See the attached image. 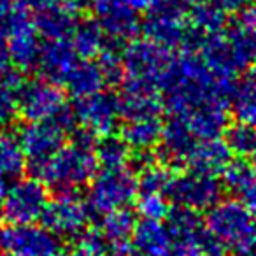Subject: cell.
I'll use <instances>...</instances> for the list:
<instances>
[{"mask_svg": "<svg viewBox=\"0 0 256 256\" xmlns=\"http://www.w3.org/2000/svg\"><path fill=\"white\" fill-rule=\"evenodd\" d=\"M0 248L8 256H53L60 238L42 224H8L0 232Z\"/></svg>", "mask_w": 256, "mask_h": 256, "instance_id": "obj_13", "label": "cell"}, {"mask_svg": "<svg viewBox=\"0 0 256 256\" xmlns=\"http://www.w3.org/2000/svg\"><path fill=\"white\" fill-rule=\"evenodd\" d=\"M96 64L100 65V70H102L107 84H120V82H123V46L107 40V46L96 56Z\"/></svg>", "mask_w": 256, "mask_h": 256, "instance_id": "obj_34", "label": "cell"}, {"mask_svg": "<svg viewBox=\"0 0 256 256\" xmlns=\"http://www.w3.org/2000/svg\"><path fill=\"white\" fill-rule=\"evenodd\" d=\"M92 9L109 42L123 46L136 39L142 30L139 14L126 8L121 0H92Z\"/></svg>", "mask_w": 256, "mask_h": 256, "instance_id": "obj_14", "label": "cell"}, {"mask_svg": "<svg viewBox=\"0 0 256 256\" xmlns=\"http://www.w3.org/2000/svg\"><path fill=\"white\" fill-rule=\"evenodd\" d=\"M40 46L42 44L39 42V34H37L34 25L18 32L6 42V50L9 53V58H11L12 65H16L20 70L37 68Z\"/></svg>", "mask_w": 256, "mask_h": 256, "instance_id": "obj_24", "label": "cell"}, {"mask_svg": "<svg viewBox=\"0 0 256 256\" xmlns=\"http://www.w3.org/2000/svg\"><path fill=\"white\" fill-rule=\"evenodd\" d=\"M32 12L18 0H0V44L32 26Z\"/></svg>", "mask_w": 256, "mask_h": 256, "instance_id": "obj_26", "label": "cell"}, {"mask_svg": "<svg viewBox=\"0 0 256 256\" xmlns=\"http://www.w3.org/2000/svg\"><path fill=\"white\" fill-rule=\"evenodd\" d=\"M137 212L142 220L164 221L170 214V202L162 193H142L137 198Z\"/></svg>", "mask_w": 256, "mask_h": 256, "instance_id": "obj_35", "label": "cell"}, {"mask_svg": "<svg viewBox=\"0 0 256 256\" xmlns=\"http://www.w3.org/2000/svg\"><path fill=\"white\" fill-rule=\"evenodd\" d=\"M223 136L226 148L238 160L252 156L256 153V128H252L251 124L235 121L228 124Z\"/></svg>", "mask_w": 256, "mask_h": 256, "instance_id": "obj_32", "label": "cell"}, {"mask_svg": "<svg viewBox=\"0 0 256 256\" xmlns=\"http://www.w3.org/2000/svg\"><path fill=\"white\" fill-rule=\"evenodd\" d=\"M196 54L216 74L235 78L256 65V34L242 23L224 26L204 37Z\"/></svg>", "mask_w": 256, "mask_h": 256, "instance_id": "obj_3", "label": "cell"}, {"mask_svg": "<svg viewBox=\"0 0 256 256\" xmlns=\"http://www.w3.org/2000/svg\"><path fill=\"white\" fill-rule=\"evenodd\" d=\"M74 256H109V242L98 230H86L76 238Z\"/></svg>", "mask_w": 256, "mask_h": 256, "instance_id": "obj_36", "label": "cell"}, {"mask_svg": "<svg viewBox=\"0 0 256 256\" xmlns=\"http://www.w3.org/2000/svg\"><path fill=\"white\" fill-rule=\"evenodd\" d=\"M172 51L150 39H134L123 46L124 79L144 81L160 86L165 70L170 65Z\"/></svg>", "mask_w": 256, "mask_h": 256, "instance_id": "obj_9", "label": "cell"}, {"mask_svg": "<svg viewBox=\"0 0 256 256\" xmlns=\"http://www.w3.org/2000/svg\"><path fill=\"white\" fill-rule=\"evenodd\" d=\"M26 167V156L18 137L0 132V179H18Z\"/></svg>", "mask_w": 256, "mask_h": 256, "instance_id": "obj_29", "label": "cell"}, {"mask_svg": "<svg viewBox=\"0 0 256 256\" xmlns=\"http://www.w3.org/2000/svg\"><path fill=\"white\" fill-rule=\"evenodd\" d=\"M18 86L11 82L0 81V130L11 126L20 116L18 107V95H16Z\"/></svg>", "mask_w": 256, "mask_h": 256, "instance_id": "obj_37", "label": "cell"}, {"mask_svg": "<svg viewBox=\"0 0 256 256\" xmlns=\"http://www.w3.org/2000/svg\"><path fill=\"white\" fill-rule=\"evenodd\" d=\"M230 256H248V254H238V252H235V254H230Z\"/></svg>", "mask_w": 256, "mask_h": 256, "instance_id": "obj_47", "label": "cell"}, {"mask_svg": "<svg viewBox=\"0 0 256 256\" xmlns=\"http://www.w3.org/2000/svg\"><path fill=\"white\" fill-rule=\"evenodd\" d=\"M130 146L124 142L121 136H106L100 137L95 144V158L96 164L102 168H121L130 160Z\"/></svg>", "mask_w": 256, "mask_h": 256, "instance_id": "obj_31", "label": "cell"}, {"mask_svg": "<svg viewBox=\"0 0 256 256\" xmlns=\"http://www.w3.org/2000/svg\"><path fill=\"white\" fill-rule=\"evenodd\" d=\"M95 144L92 134L78 128L70 144H65L44 164L32 167L34 176L46 188L56 193H74L84 184H90L96 174L98 164L95 158Z\"/></svg>", "mask_w": 256, "mask_h": 256, "instance_id": "obj_2", "label": "cell"}, {"mask_svg": "<svg viewBox=\"0 0 256 256\" xmlns=\"http://www.w3.org/2000/svg\"><path fill=\"white\" fill-rule=\"evenodd\" d=\"M151 154L140 153V174L137 176L139 195L142 193H162L165 195L172 181V172L165 165H160L151 160Z\"/></svg>", "mask_w": 256, "mask_h": 256, "instance_id": "obj_30", "label": "cell"}, {"mask_svg": "<svg viewBox=\"0 0 256 256\" xmlns=\"http://www.w3.org/2000/svg\"><path fill=\"white\" fill-rule=\"evenodd\" d=\"M207 234L221 249H234L238 254L256 252V216L238 198L221 200L207 212Z\"/></svg>", "mask_w": 256, "mask_h": 256, "instance_id": "obj_4", "label": "cell"}, {"mask_svg": "<svg viewBox=\"0 0 256 256\" xmlns=\"http://www.w3.org/2000/svg\"><path fill=\"white\" fill-rule=\"evenodd\" d=\"M224 184L238 195V200L256 216V170L242 160H232L223 172Z\"/></svg>", "mask_w": 256, "mask_h": 256, "instance_id": "obj_23", "label": "cell"}, {"mask_svg": "<svg viewBox=\"0 0 256 256\" xmlns=\"http://www.w3.org/2000/svg\"><path fill=\"white\" fill-rule=\"evenodd\" d=\"M118 98H120L121 118H124L126 121L158 116L164 107L160 86L144 81H134V79H123Z\"/></svg>", "mask_w": 256, "mask_h": 256, "instance_id": "obj_15", "label": "cell"}, {"mask_svg": "<svg viewBox=\"0 0 256 256\" xmlns=\"http://www.w3.org/2000/svg\"><path fill=\"white\" fill-rule=\"evenodd\" d=\"M165 195L168 202L176 204L178 207L202 212V210H210L216 204L221 202L223 184L218 176L188 170L172 176Z\"/></svg>", "mask_w": 256, "mask_h": 256, "instance_id": "obj_7", "label": "cell"}, {"mask_svg": "<svg viewBox=\"0 0 256 256\" xmlns=\"http://www.w3.org/2000/svg\"><path fill=\"white\" fill-rule=\"evenodd\" d=\"M251 158H252V168H254V170H256V153H254V154H252V156H251Z\"/></svg>", "mask_w": 256, "mask_h": 256, "instance_id": "obj_45", "label": "cell"}, {"mask_svg": "<svg viewBox=\"0 0 256 256\" xmlns=\"http://www.w3.org/2000/svg\"><path fill=\"white\" fill-rule=\"evenodd\" d=\"M53 256H74V254H72V252H60L58 251L56 254H53Z\"/></svg>", "mask_w": 256, "mask_h": 256, "instance_id": "obj_44", "label": "cell"}, {"mask_svg": "<svg viewBox=\"0 0 256 256\" xmlns=\"http://www.w3.org/2000/svg\"><path fill=\"white\" fill-rule=\"evenodd\" d=\"M240 23L256 34V0L252 2L251 6H249V8H246L244 11H242Z\"/></svg>", "mask_w": 256, "mask_h": 256, "instance_id": "obj_40", "label": "cell"}, {"mask_svg": "<svg viewBox=\"0 0 256 256\" xmlns=\"http://www.w3.org/2000/svg\"><path fill=\"white\" fill-rule=\"evenodd\" d=\"M216 8H220L223 12H242L246 8L254 2V0H210Z\"/></svg>", "mask_w": 256, "mask_h": 256, "instance_id": "obj_38", "label": "cell"}, {"mask_svg": "<svg viewBox=\"0 0 256 256\" xmlns=\"http://www.w3.org/2000/svg\"><path fill=\"white\" fill-rule=\"evenodd\" d=\"M16 95L20 116L28 123L54 120L68 107L64 90L42 78L22 81L16 88Z\"/></svg>", "mask_w": 256, "mask_h": 256, "instance_id": "obj_10", "label": "cell"}, {"mask_svg": "<svg viewBox=\"0 0 256 256\" xmlns=\"http://www.w3.org/2000/svg\"><path fill=\"white\" fill-rule=\"evenodd\" d=\"M76 116L72 109L62 112L58 118L50 121H34L26 123L20 130L18 140L23 148L30 167L44 164L53 154H56L65 146L67 134L76 130Z\"/></svg>", "mask_w": 256, "mask_h": 256, "instance_id": "obj_6", "label": "cell"}, {"mask_svg": "<svg viewBox=\"0 0 256 256\" xmlns=\"http://www.w3.org/2000/svg\"><path fill=\"white\" fill-rule=\"evenodd\" d=\"M139 195L137 174L130 168H102L90 181L86 206L90 212L106 216L120 209H126Z\"/></svg>", "mask_w": 256, "mask_h": 256, "instance_id": "obj_5", "label": "cell"}, {"mask_svg": "<svg viewBox=\"0 0 256 256\" xmlns=\"http://www.w3.org/2000/svg\"><path fill=\"white\" fill-rule=\"evenodd\" d=\"M232 156L234 154L230 153L224 140H198L186 160V167H190V170L202 172V174L220 176L230 165Z\"/></svg>", "mask_w": 256, "mask_h": 256, "instance_id": "obj_20", "label": "cell"}, {"mask_svg": "<svg viewBox=\"0 0 256 256\" xmlns=\"http://www.w3.org/2000/svg\"><path fill=\"white\" fill-rule=\"evenodd\" d=\"M32 22L40 37L46 40H62L72 36L79 18L76 12L62 6L60 0H54L48 8L32 12Z\"/></svg>", "mask_w": 256, "mask_h": 256, "instance_id": "obj_18", "label": "cell"}, {"mask_svg": "<svg viewBox=\"0 0 256 256\" xmlns=\"http://www.w3.org/2000/svg\"><path fill=\"white\" fill-rule=\"evenodd\" d=\"M137 223L139 221H137L136 212L126 207V209L114 210V212H109L100 218L96 230L104 235L107 242H123L132 238Z\"/></svg>", "mask_w": 256, "mask_h": 256, "instance_id": "obj_28", "label": "cell"}, {"mask_svg": "<svg viewBox=\"0 0 256 256\" xmlns=\"http://www.w3.org/2000/svg\"><path fill=\"white\" fill-rule=\"evenodd\" d=\"M198 139L190 132L186 123L179 118H170L164 124V134L160 140V153L165 164L186 165Z\"/></svg>", "mask_w": 256, "mask_h": 256, "instance_id": "obj_19", "label": "cell"}, {"mask_svg": "<svg viewBox=\"0 0 256 256\" xmlns=\"http://www.w3.org/2000/svg\"><path fill=\"white\" fill-rule=\"evenodd\" d=\"M235 78L216 74L196 53L174 56L160 82L162 102L172 118H186L206 107H228Z\"/></svg>", "mask_w": 256, "mask_h": 256, "instance_id": "obj_1", "label": "cell"}, {"mask_svg": "<svg viewBox=\"0 0 256 256\" xmlns=\"http://www.w3.org/2000/svg\"><path fill=\"white\" fill-rule=\"evenodd\" d=\"M40 221L58 238H78L90 223V209L76 193H58L48 200Z\"/></svg>", "mask_w": 256, "mask_h": 256, "instance_id": "obj_11", "label": "cell"}, {"mask_svg": "<svg viewBox=\"0 0 256 256\" xmlns=\"http://www.w3.org/2000/svg\"><path fill=\"white\" fill-rule=\"evenodd\" d=\"M2 256H8V254H2Z\"/></svg>", "mask_w": 256, "mask_h": 256, "instance_id": "obj_48", "label": "cell"}, {"mask_svg": "<svg viewBox=\"0 0 256 256\" xmlns=\"http://www.w3.org/2000/svg\"><path fill=\"white\" fill-rule=\"evenodd\" d=\"M48 200V188L39 179H16L0 200V216L9 224H30L42 218Z\"/></svg>", "mask_w": 256, "mask_h": 256, "instance_id": "obj_8", "label": "cell"}, {"mask_svg": "<svg viewBox=\"0 0 256 256\" xmlns=\"http://www.w3.org/2000/svg\"><path fill=\"white\" fill-rule=\"evenodd\" d=\"M79 128L93 137H106L114 132L121 120L120 98L116 93L98 92L95 95L78 98L72 107Z\"/></svg>", "mask_w": 256, "mask_h": 256, "instance_id": "obj_12", "label": "cell"}, {"mask_svg": "<svg viewBox=\"0 0 256 256\" xmlns=\"http://www.w3.org/2000/svg\"><path fill=\"white\" fill-rule=\"evenodd\" d=\"M164 134V123L160 116H148L128 120L121 130V137L130 146V150H136L139 153H150L154 146H158Z\"/></svg>", "mask_w": 256, "mask_h": 256, "instance_id": "obj_21", "label": "cell"}, {"mask_svg": "<svg viewBox=\"0 0 256 256\" xmlns=\"http://www.w3.org/2000/svg\"><path fill=\"white\" fill-rule=\"evenodd\" d=\"M232 109L237 121L256 128V76H251L237 84L235 95L232 98Z\"/></svg>", "mask_w": 256, "mask_h": 256, "instance_id": "obj_33", "label": "cell"}, {"mask_svg": "<svg viewBox=\"0 0 256 256\" xmlns=\"http://www.w3.org/2000/svg\"><path fill=\"white\" fill-rule=\"evenodd\" d=\"M6 181L4 179H0V200H2V196H4V193H6Z\"/></svg>", "mask_w": 256, "mask_h": 256, "instance_id": "obj_43", "label": "cell"}, {"mask_svg": "<svg viewBox=\"0 0 256 256\" xmlns=\"http://www.w3.org/2000/svg\"><path fill=\"white\" fill-rule=\"evenodd\" d=\"M188 25L202 36H212L226 26V12L216 8L210 0H204L190 8Z\"/></svg>", "mask_w": 256, "mask_h": 256, "instance_id": "obj_27", "label": "cell"}, {"mask_svg": "<svg viewBox=\"0 0 256 256\" xmlns=\"http://www.w3.org/2000/svg\"><path fill=\"white\" fill-rule=\"evenodd\" d=\"M11 65H12V62H11V58H9L8 50H6L4 44H0V81H6V79L12 74Z\"/></svg>", "mask_w": 256, "mask_h": 256, "instance_id": "obj_39", "label": "cell"}, {"mask_svg": "<svg viewBox=\"0 0 256 256\" xmlns=\"http://www.w3.org/2000/svg\"><path fill=\"white\" fill-rule=\"evenodd\" d=\"M107 84L106 78H104L100 65L96 60H79L78 65L72 68L68 74L67 81H65V88L67 92L78 98H84V96L95 95V93L102 92L104 86Z\"/></svg>", "mask_w": 256, "mask_h": 256, "instance_id": "obj_22", "label": "cell"}, {"mask_svg": "<svg viewBox=\"0 0 256 256\" xmlns=\"http://www.w3.org/2000/svg\"><path fill=\"white\" fill-rule=\"evenodd\" d=\"M134 256H170L174 238L162 221L140 220L130 238Z\"/></svg>", "mask_w": 256, "mask_h": 256, "instance_id": "obj_17", "label": "cell"}, {"mask_svg": "<svg viewBox=\"0 0 256 256\" xmlns=\"http://www.w3.org/2000/svg\"><path fill=\"white\" fill-rule=\"evenodd\" d=\"M68 40L82 60H93L107 46V37L96 20H79Z\"/></svg>", "mask_w": 256, "mask_h": 256, "instance_id": "obj_25", "label": "cell"}, {"mask_svg": "<svg viewBox=\"0 0 256 256\" xmlns=\"http://www.w3.org/2000/svg\"><path fill=\"white\" fill-rule=\"evenodd\" d=\"M192 2V6H195V4H198V2H204V0H190Z\"/></svg>", "mask_w": 256, "mask_h": 256, "instance_id": "obj_46", "label": "cell"}, {"mask_svg": "<svg viewBox=\"0 0 256 256\" xmlns=\"http://www.w3.org/2000/svg\"><path fill=\"white\" fill-rule=\"evenodd\" d=\"M60 4L65 6L67 9H70L72 12L78 14V12L92 8V0H60Z\"/></svg>", "mask_w": 256, "mask_h": 256, "instance_id": "obj_42", "label": "cell"}, {"mask_svg": "<svg viewBox=\"0 0 256 256\" xmlns=\"http://www.w3.org/2000/svg\"><path fill=\"white\" fill-rule=\"evenodd\" d=\"M79 60L81 58L78 56V53L74 51V48H72L68 39L46 40L40 46L37 68H39L42 79L54 82L58 86H64L68 74L78 65Z\"/></svg>", "mask_w": 256, "mask_h": 256, "instance_id": "obj_16", "label": "cell"}, {"mask_svg": "<svg viewBox=\"0 0 256 256\" xmlns=\"http://www.w3.org/2000/svg\"><path fill=\"white\" fill-rule=\"evenodd\" d=\"M126 8H130V9H134L136 12H139V11H150L151 8L154 6V2L156 0H121Z\"/></svg>", "mask_w": 256, "mask_h": 256, "instance_id": "obj_41", "label": "cell"}]
</instances>
